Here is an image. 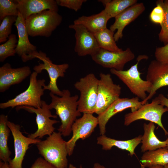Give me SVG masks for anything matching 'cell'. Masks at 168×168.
Masks as SVG:
<instances>
[{
	"label": "cell",
	"instance_id": "obj_44",
	"mask_svg": "<svg viewBox=\"0 0 168 168\" xmlns=\"http://www.w3.org/2000/svg\"><path fill=\"white\" fill-rule=\"evenodd\" d=\"M79 168H83L82 165H80Z\"/></svg>",
	"mask_w": 168,
	"mask_h": 168
},
{
	"label": "cell",
	"instance_id": "obj_41",
	"mask_svg": "<svg viewBox=\"0 0 168 168\" xmlns=\"http://www.w3.org/2000/svg\"><path fill=\"white\" fill-rule=\"evenodd\" d=\"M68 168H77V167L74 166L72 164H69Z\"/></svg>",
	"mask_w": 168,
	"mask_h": 168
},
{
	"label": "cell",
	"instance_id": "obj_22",
	"mask_svg": "<svg viewBox=\"0 0 168 168\" xmlns=\"http://www.w3.org/2000/svg\"><path fill=\"white\" fill-rule=\"evenodd\" d=\"M111 18L104 10L92 15L83 16L75 20L74 24H80L93 34L107 28V24Z\"/></svg>",
	"mask_w": 168,
	"mask_h": 168
},
{
	"label": "cell",
	"instance_id": "obj_38",
	"mask_svg": "<svg viewBox=\"0 0 168 168\" xmlns=\"http://www.w3.org/2000/svg\"><path fill=\"white\" fill-rule=\"evenodd\" d=\"M93 168H107L98 163H96L94 164Z\"/></svg>",
	"mask_w": 168,
	"mask_h": 168
},
{
	"label": "cell",
	"instance_id": "obj_29",
	"mask_svg": "<svg viewBox=\"0 0 168 168\" xmlns=\"http://www.w3.org/2000/svg\"><path fill=\"white\" fill-rule=\"evenodd\" d=\"M19 13L16 0H0V20L6 16H17Z\"/></svg>",
	"mask_w": 168,
	"mask_h": 168
},
{
	"label": "cell",
	"instance_id": "obj_30",
	"mask_svg": "<svg viewBox=\"0 0 168 168\" xmlns=\"http://www.w3.org/2000/svg\"><path fill=\"white\" fill-rule=\"evenodd\" d=\"M156 3L160 5L164 12V18L161 25V29L158 36L159 40L165 45L168 43V0H158Z\"/></svg>",
	"mask_w": 168,
	"mask_h": 168
},
{
	"label": "cell",
	"instance_id": "obj_42",
	"mask_svg": "<svg viewBox=\"0 0 168 168\" xmlns=\"http://www.w3.org/2000/svg\"><path fill=\"white\" fill-rule=\"evenodd\" d=\"M166 148L168 149V137L166 140Z\"/></svg>",
	"mask_w": 168,
	"mask_h": 168
},
{
	"label": "cell",
	"instance_id": "obj_14",
	"mask_svg": "<svg viewBox=\"0 0 168 168\" xmlns=\"http://www.w3.org/2000/svg\"><path fill=\"white\" fill-rule=\"evenodd\" d=\"M142 105L137 97L132 98H119L111 104L104 112L98 115V125L101 135H105L106 126L113 116L123 110L130 108L131 112L136 111Z\"/></svg>",
	"mask_w": 168,
	"mask_h": 168
},
{
	"label": "cell",
	"instance_id": "obj_13",
	"mask_svg": "<svg viewBox=\"0 0 168 168\" xmlns=\"http://www.w3.org/2000/svg\"><path fill=\"white\" fill-rule=\"evenodd\" d=\"M7 125L11 132L14 141L15 156L8 162L10 168H22V163L25 154L31 144H36L41 140L33 139L24 136L20 131L21 126L8 121Z\"/></svg>",
	"mask_w": 168,
	"mask_h": 168
},
{
	"label": "cell",
	"instance_id": "obj_7",
	"mask_svg": "<svg viewBox=\"0 0 168 168\" xmlns=\"http://www.w3.org/2000/svg\"><path fill=\"white\" fill-rule=\"evenodd\" d=\"M168 112V108L160 104L157 97L152 100L150 103L142 105L138 110L126 114L124 118V125L128 126L133 122L140 119H144L157 124L168 135V132L163 126L161 117L164 113Z\"/></svg>",
	"mask_w": 168,
	"mask_h": 168
},
{
	"label": "cell",
	"instance_id": "obj_23",
	"mask_svg": "<svg viewBox=\"0 0 168 168\" xmlns=\"http://www.w3.org/2000/svg\"><path fill=\"white\" fill-rule=\"evenodd\" d=\"M154 124L150 122L148 124L145 123L143 124L144 132L143 135L142 136L141 141L142 143L141 150L142 152L154 150L166 147V141L160 140L155 135Z\"/></svg>",
	"mask_w": 168,
	"mask_h": 168
},
{
	"label": "cell",
	"instance_id": "obj_11",
	"mask_svg": "<svg viewBox=\"0 0 168 168\" xmlns=\"http://www.w3.org/2000/svg\"><path fill=\"white\" fill-rule=\"evenodd\" d=\"M91 56L95 63L103 67L117 70H123L125 64L135 57L129 48L120 52L110 51L100 48Z\"/></svg>",
	"mask_w": 168,
	"mask_h": 168
},
{
	"label": "cell",
	"instance_id": "obj_31",
	"mask_svg": "<svg viewBox=\"0 0 168 168\" xmlns=\"http://www.w3.org/2000/svg\"><path fill=\"white\" fill-rule=\"evenodd\" d=\"M17 16H8L5 17L2 20L0 26V43L7 40L11 34L12 26L15 22Z\"/></svg>",
	"mask_w": 168,
	"mask_h": 168
},
{
	"label": "cell",
	"instance_id": "obj_20",
	"mask_svg": "<svg viewBox=\"0 0 168 168\" xmlns=\"http://www.w3.org/2000/svg\"><path fill=\"white\" fill-rule=\"evenodd\" d=\"M18 9L22 17L25 20L30 15L45 10L58 12V8L56 0H16Z\"/></svg>",
	"mask_w": 168,
	"mask_h": 168
},
{
	"label": "cell",
	"instance_id": "obj_8",
	"mask_svg": "<svg viewBox=\"0 0 168 168\" xmlns=\"http://www.w3.org/2000/svg\"><path fill=\"white\" fill-rule=\"evenodd\" d=\"M34 58H38L43 62V63L39 62L38 65L34 67V71L39 74L43 70H45L49 74L50 82L48 85L44 86V89L49 90L59 96H62V91H60L58 87L57 80L60 77H64L65 73L69 67V64L67 63L60 64H54L49 58L47 57L46 54L41 51L36 52L34 55Z\"/></svg>",
	"mask_w": 168,
	"mask_h": 168
},
{
	"label": "cell",
	"instance_id": "obj_34",
	"mask_svg": "<svg viewBox=\"0 0 168 168\" xmlns=\"http://www.w3.org/2000/svg\"><path fill=\"white\" fill-rule=\"evenodd\" d=\"M155 56L156 60L163 63H168V43L164 46L156 49Z\"/></svg>",
	"mask_w": 168,
	"mask_h": 168
},
{
	"label": "cell",
	"instance_id": "obj_6",
	"mask_svg": "<svg viewBox=\"0 0 168 168\" xmlns=\"http://www.w3.org/2000/svg\"><path fill=\"white\" fill-rule=\"evenodd\" d=\"M143 57H138L137 62L126 70H117L114 69L110 70L111 73L118 77L133 94L142 101L146 99V92L150 93L152 86L150 82L141 78L140 75L142 73L138 69V63L143 58Z\"/></svg>",
	"mask_w": 168,
	"mask_h": 168
},
{
	"label": "cell",
	"instance_id": "obj_21",
	"mask_svg": "<svg viewBox=\"0 0 168 168\" xmlns=\"http://www.w3.org/2000/svg\"><path fill=\"white\" fill-rule=\"evenodd\" d=\"M141 135L133 139L127 140H119L110 138L105 135H101L97 138V144L101 145L103 150H110L113 147L127 151L131 156L135 154V149L141 142Z\"/></svg>",
	"mask_w": 168,
	"mask_h": 168
},
{
	"label": "cell",
	"instance_id": "obj_1",
	"mask_svg": "<svg viewBox=\"0 0 168 168\" xmlns=\"http://www.w3.org/2000/svg\"><path fill=\"white\" fill-rule=\"evenodd\" d=\"M61 96H58L51 92L49 96L51 102L49 105L50 110L54 109L56 114L58 116L61 124L58 129L62 136L67 137L72 132V126L77 118L81 115L78 110V96L77 95L71 96L68 89L62 91Z\"/></svg>",
	"mask_w": 168,
	"mask_h": 168
},
{
	"label": "cell",
	"instance_id": "obj_32",
	"mask_svg": "<svg viewBox=\"0 0 168 168\" xmlns=\"http://www.w3.org/2000/svg\"><path fill=\"white\" fill-rule=\"evenodd\" d=\"M149 18L153 23L159 24L160 26L162 23L164 18V12L163 8L160 5L156 4L151 12Z\"/></svg>",
	"mask_w": 168,
	"mask_h": 168
},
{
	"label": "cell",
	"instance_id": "obj_37",
	"mask_svg": "<svg viewBox=\"0 0 168 168\" xmlns=\"http://www.w3.org/2000/svg\"><path fill=\"white\" fill-rule=\"evenodd\" d=\"M0 168H10L8 162H5L2 161H0Z\"/></svg>",
	"mask_w": 168,
	"mask_h": 168
},
{
	"label": "cell",
	"instance_id": "obj_33",
	"mask_svg": "<svg viewBox=\"0 0 168 168\" xmlns=\"http://www.w3.org/2000/svg\"><path fill=\"white\" fill-rule=\"evenodd\" d=\"M86 0H56L58 5L70 9H72L77 12L80 9Z\"/></svg>",
	"mask_w": 168,
	"mask_h": 168
},
{
	"label": "cell",
	"instance_id": "obj_25",
	"mask_svg": "<svg viewBox=\"0 0 168 168\" xmlns=\"http://www.w3.org/2000/svg\"><path fill=\"white\" fill-rule=\"evenodd\" d=\"M7 115H0V159L2 161L8 162L11 159L12 153L7 145V141L11 131L7 125Z\"/></svg>",
	"mask_w": 168,
	"mask_h": 168
},
{
	"label": "cell",
	"instance_id": "obj_4",
	"mask_svg": "<svg viewBox=\"0 0 168 168\" xmlns=\"http://www.w3.org/2000/svg\"><path fill=\"white\" fill-rule=\"evenodd\" d=\"M62 20V16L58 12L45 10L30 16L25 20V26L29 36L48 37Z\"/></svg>",
	"mask_w": 168,
	"mask_h": 168
},
{
	"label": "cell",
	"instance_id": "obj_40",
	"mask_svg": "<svg viewBox=\"0 0 168 168\" xmlns=\"http://www.w3.org/2000/svg\"><path fill=\"white\" fill-rule=\"evenodd\" d=\"M148 168H164V166L160 165H156L149 167Z\"/></svg>",
	"mask_w": 168,
	"mask_h": 168
},
{
	"label": "cell",
	"instance_id": "obj_27",
	"mask_svg": "<svg viewBox=\"0 0 168 168\" xmlns=\"http://www.w3.org/2000/svg\"><path fill=\"white\" fill-rule=\"evenodd\" d=\"M137 2L136 0H110L105 5L104 10L111 18L115 17Z\"/></svg>",
	"mask_w": 168,
	"mask_h": 168
},
{
	"label": "cell",
	"instance_id": "obj_19",
	"mask_svg": "<svg viewBox=\"0 0 168 168\" xmlns=\"http://www.w3.org/2000/svg\"><path fill=\"white\" fill-rule=\"evenodd\" d=\"M145 10V7L143 3H136L114 17L115 21L110 26V29L113 32L117 30L114 35L115 42L122 38L123 32L125 27L136 19Z\"/></svg>",
	"mask_w": 168,
	"mask_h": 168
},
{
	"label": "cell",
	"instance_id": "obj_36",
	"mask_svg": "<svg viewBox=\"0 0 168 168\" xmlns=\"http://www.w3.org/2000/svg\"><path fill=\"white\" fill-rule=\"evenodd\" d=\"M157 97L160 104L168 108V95H167V97L162 94H159Z\"/></svg>",
	"mask_w": 168,
	"mask_h": 168
},
{
	"label": "cell",
	"instance_id": "obj_16",
	"mask_svg": "<svg viewBox=\"0 0 168 168\" xmlns=\"http://www.w3.org/2000/svg\"><path fill=\"white\" fill-rule=\"evenodd\" d=\"M146 80L150 82L152 86L146 99L142 101V105L147 103L158 89L168 86V63H161L156 60L152 61L147 68Z\"/></svg>",
	"mask_w": 168,
	"mask_h": 168
},
{
	"label": "cell",
	"instance_id": "obj_35",
	"mask_svg": "<svg viewBox=\"0 0 168 168\" xmlns=\"http://www.w3.org/2000/svg\"><path fill=\"white\" fill-rule=\"evenodd\" d=\"M30 168H56L44 158L39 157L37 158L32 165Z\"/></svg>",
	"mask_w": 168,
	"mask_h": 168
},
{
	"label": "cell",
	"instance_id": "obj_3",
	"mask_svg": "<svg viewBox=\"0 0 168 168\" xmlns=\"http://www.w3.org/2000/svg\"><path fill=\"white\" fill-rule=\"evenodd\" d=\"M38 73L33 72L30 77L29 86L26 90L14 98L0 103V108H12L22 106H28L38 108L42 105L41 97L44 94V87L45 85L44 79H37Z\"/></svg>",
	"mask_w": 168,
	"mask_h": 168
},
{
	"label": "cell",
	"instance_id": "obj_10",
	"mask_svg": "<svg viewBox=\"0 0 168 168\" xmlns=\"http://www.w3.org/2000/svg\"><path fill=\"white\" fill-rule=\"evenodd\" d=\"M16 109L17 110L23 109L36 114L37 129L34 133L28 135V137L31 138L35 139L38 138L41 139L45 135H50L55 129L53 125L59 122L55 119H50V118L56 119L57 117L56 115L52 114L49 105L43 100H42V106L38 108L28 106H22L16 107Z\"/></svg>",
	"mask_w": 168,
	"mask_h": 168
},
{
	"label": "cell",
	"instance_id": "obj_39",
	"mask_svg": "<svg viewBox=\"0 0 168 168\" xmlns=\"http://www.w3.org/2000/svg\"><path fill=\"white\" fill-rule=\"evenodd\" d=\"M110 0H98L99 2H101L105 6L107 3L110 1Z\"/></svg>",
	"mask_w": 168,
	"mask_h": 168
},
{
	"label": "cell",
	"instance_id": "obj_5",
	"mask_svg": "<svg viewBox=\"0 0 168 168\" xmlns=\"http://www.w3.org/2000/svg\"><path fill=\"white\" fill-rule=\"evenodd\" d=\"M99 79L92 73L81 78L74 84L79 91L78 110L81 113L93 114L96 103Z\"/></svg>",
	"mask_w": 168,
	"mask_h": 168
},
{
	"label": "cell",
	"instance_id": "obj_2",
	"mask_svg": "<svg viewBox=\"0 0 168 168\" xmlns=\"http://www.w3.org/2000/svg\"><path fill=\"white\" fill-rule=\"evenodd\" d=\"M61 133L54 132L36 145L39 153L56 168H67L68 155L66 141Z\"/></svg>",
	"mask_w": 168,
	"mask_h": 168
},
{
	"label": "cell",
	"instance_id": "obj_28",
	"mask_svg": "<svg viewBox=\"0 0 168 168\" xmlns=\"http://www.w3.org/2000/svg\"><path fill=\"white\" fill-rule=\"evenodd\" d=\"M18 40L15 35L11 34L8 40L0 45V62H3L8 57L14 56Z\"/></svg>",
	"mask_w": 168,
	"mask_h": 168
},
{
	"label": "cell",
	"instance_id": "obj_9",
	"mask_svg": "<svg viewBox=\"0 0 168 168\" xmlns=\"http://www.w3.org/2000/svg\"><path fill=\"white\" fill-rule=\"evenodd\" d=\"M95 113L98 115L104 112L111 104L120 98L121 87L114 83L110 74L100 72Z\"/></svg>",
	"mask_w": 168,
	"mask_h": 168
},
{
	"label": "cell",
	"instance_id": "obj_12",
	"mask_svg": "<svg viewBox=\"0 0 168 168\" xmlns=\"http://www.w3.org/2000/svg\"><path fill=\"white\" fill-rule=\"evenodd\" d=\"M98 124L97 117L92 114H83L82 116L77 119L72 126V135L71 138L66 142L68 155H72L77 141L84 140L89 137Z\"/></svg>",
	"mask_w": 168,
	"mask_h": 168
},
{
	"label": "cell",
	"instance_id": "obj_24",
	"mask_svg": "<svg viewBox=\"0 0 168 168\" xmlns=\"http://www.w3.org/2000/svg\"><path fill=\"white\" fill-rule=\"evenodd\" d=\"M140 161L142 168L156 165L164 166L168 164V149L166 147L146 152Z\"/></svg>",
	"mask_w": 168,
	"mask_h": 168
},
{
	"label": "cell",
	"instance_id": "obj_18",
	"mask_svg": "<svg viewBox=\"0 0 168 168\" xmlns=\"http://www.w3.org/2000/svg\"><path fill=\"white\" fill-rule=\"evenodd\" d=\"M28 66L13 68L6 63L0 68V92H3L11 86L21 82L31 74Z\"/></svg>",
	"mask_w": 168,
	"mask_h": 168
},
{
	"label": "cell",
	"instance_id": "obj_43",
	"mask_svg": "<svg viewBox=\"0 0 168 168\" xmlns=\"http://www.w3.org/2000/svg\"><path fill=\"white\" fill-rule=\"evenodd\" d=\"M164 168H168V164L164 166Z\"/></svg>",
	"mask_w": 168,
	"mask_h": 168
},
{
	"label": "cell",
	"instance_id": "obj_15",
	"mask_svg": "<svg viewBox=\"0 0 168 168\" xmlns=\"http://www.w3.org/2000/svg\"><path fill=\"white\" fill-rule=\"evenodd\" d=\"M69 27L74 30L76 43L75 51L80 56H91L100 49L94 34L80 24H73Z\"/></svg>",
	"mask_w": 168,
	"mask_h": 168
},
{
	"label": "cell",
	"instance_id": "obj_17",
	"mask_svg": "<svg viewBox=\"0 0 168 168\" xmlns=\"http://www.w3.org/2000/svg\"><path fill=\"white\" fill-rule=\"evenodd\" d=\"M14 25L17 28L18 36L15 49L16 54L24 62L34 59V55L37 51V47L30 42L29 35L25 26V19L19 12Z\"/></svg>",
	"mask_w": 168,
	"mask_h": 168
},
{
	"label": "cell",
	"instance_id": "obj_26",
	"mask_svg": "<svg viewBox=\"0 0 168 168\" xmlns=\"http://www.w3.org/2000/svg\"><path fill=\"white\" fill-rule=\"evenodd\" d=\"M99 46L110 51L120 52L122 49L117 46L114 38V32L106 28L94 33Z\"/></svg>",
	"mask_w": 168,
	"mask_h": 168
}]
</instances>
